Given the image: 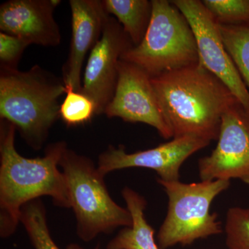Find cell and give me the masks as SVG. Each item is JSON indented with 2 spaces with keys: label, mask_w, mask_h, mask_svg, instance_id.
Wrapping results in <instances>:
<instances>
[{
  "label": "cell",
  "mask_w": 249,
  "mask_h": 249,
  "mask_svg": "<svg viewBox=\"0 0 249 249\" xmlns=\"http://www.w3.org/2000/svg\"><path fill=\"white\" fill-rule=\"evenodd\" d=\"M133 45L116 18H108L101 39L89 53L80 92L94 103L96 114H104L111 102L123 54Z\"/></svg>",
  "instance_id": "30bf717a"
},
{
  "label": "cell",
  "mask_w": 249,
  "mask_h": 249,
  "mask_svg": "<svg viewBox=\"0 0 249 249\" xmlns=\"http://www.w3.org/2000/svg\"><path fill=\"white\" fill-rule=\"evenodd\" d=\"M67 91L63 79L39 65L26 71L1 67L0 119L14 124L29 146L40 150L60 116L59 98Z\"/></svg>",
  "instance_id": "3957f363"
},
{
  "label": "cell",
  "mask_w": 249,
  "mask_h": 249,
  "mask_svg": "<svg viewBox=\"0 0 249 249\" xmlns=\"http://www.w3.org/2000/svg\"><path fill=\"white\" fill-rule=\"evenodd\" d=\"M16 127L0 119V235L6 238L17 229L27 203L49 196L60 207L71 208L66 178L59 170L66 142L50 144L44 157L29 159L15 145Z\"/></svg>",
  "instance_id": "7a4b0ae2"
},
{
  "label": "cell",
  "mask_w": 249,
  "mask_h": 249,
  "mask_svg": "<svg viewBox=\"0 0 249 249\" xmlns=\"http://www.w3.org/2000/svg\"><path fill=\"white\" fill-rule=\"evenodd\" d=\"M127 209L132 218L130 227H124L109 241L107 249H160L155 240V230L144 215L147 201L129 187L122 191Z\"/></svg>",
  "instance_id": "5bb4252c"
},
{
  "label": "cell",
  "mask_w": 249,
  "mask_h": 249,
  "mask_svg": "<svg viewBox=\"0 0 249 249\" xmlns=\"http://www.w3.org/2000/svg\"><path fill=\"white\" fill-rule=\"evenodd\" d=\"M28 46L29 44L19 37L0 32L1 67L17 69L18 62Z\"/></svg>",
  "instance_id": "44dd1931"
},
{
  "label": "cell",
  "mask_w": 249,
  "mask_h": 249,
  "mask_svg": "<svg viewBox=\"0 0 249 249\" xmlns=\"http://www.w3.org/2000/svg\"><path fill=\"white\" fill-rule=\"evenodd\" d=\"M66 249H83V247H80L79 245H76V244H71L67 247ZM94 249H99L98 248H95Z\"/></svg>",
  "instance_id": "7402d4cb"
},
{
  "label": "cell",
  "mask_w": 249,
  "mask_h": 249,
  "mask_svg": "<svg viewBox=\"0 0 249 249\" xmlns=\"http://www.w3.org/2000/svg\"><path fill=\"white\" fill-rule=\"evenodd\" d=\"M168 198V213L157 235L160 249L189 245L199 239L222 233L217 214L211 213V204L230 186V181L214 180L184 183L157 179Z\"/></svg>",
  "instance_id": "8992f818"
},
{
  "label": "cell",
  "mask_w": 249,
  "mask_h": 249,
  "mask_svg": "<svg viewBox=\"0 0 249 249\" xmlns=\"http://www.w3.org/2000/svg\"><path fill=\"white\" fill-rule=\"evenodd\" d=\"M225 233L229 249H249V208L233 207L228 211Z\"/></svg>",
  "instance_id": "ffe728a7"
},
{
  "label": "cell",
  "mask_w": 249,
  "mask_h": 249,
  "mask_svg": "<svg viewBox=\"0 0 249 249\" xmlns=\"http://www.w3.org/2000/svg\"><path fill=\"white\" fill-rule=\"evenodd\" d=\"M95 114L94 103L88 96L80 91L67 90L60 109V116L67 125L85 124Z\"/></svg>",
  "instance_id": "d6986e66"
},
{
  "label": "cell",
  "mask_w": 249,
  "mask_h": 249,
  "mask_svg": "<svg viewBox=\"0 0 249 249\" xmlns=\"http://www.w3.org/2000/svg\"><path fill=\"white\" fill-rule=\"evenodd\" d=\"M218 27L224 47L249 90V27L218 24Z\"/></svg>",
  "instance_id": "e0dca14e"
},
{
  "label": "cell",
  "mask_w": 249,
  "mask_h": 249,
  "mask_svg": "<svg viewBox=\"0 0 249 249\" xmlns=\"http://www.w3.org/2000/svg\"><path fill=\"white\" fill-rule=\"evenodd\" d=\"M171 2L184 15L194 32L199 62L227 85L249 116V90L224 47L217 22L199 0Z\"/></svg>",
  "instance_id": "52a82bcc"
},
{
  "label": "cell",
  "mask_w": 249,
  "mask_h": 249,
  "mask_svg": "<svg viewBox=\"0 0 249 249\" xmlns=\"http://www.w3.org/2000/svg\"><path fill=\"white\" fill-rule=\"evenodd\" d=\"M151 20L139 45L121 60L142 68L151 78L199 62L196 36L184 15L168 0H152Z\"/></svg>",
  "instance_id": "5b68a950"
},
{
  "label": "cell",
  "mask_w": 249,
  "mask_h": 249,
  "mask_svg": "<svg viewBox=\"0 0 249 249\" xmlns=\"http://www.w3.org/2000/svg\"><path fill=\"white\" fill-rule=\"evenodd\" d=\"M19 222L26 229L34 249H60L51 236L45 207L40 199L23 206Z\"/></svg>",
  "instance_id": "2e32d148"
},
{
  "label": "cell",
  "mask_w": 249,
  "mask_h": 249,
  "mask_svg": "<svg viewBox=\"0 0 249 249\" xmlns=\"http://www.w3.org/2000/svg\"><path fill=\"white\" fill-rule=\"evenodd\" d=\"M60 0H9L0 6V30L29 45L56 47L61 42L54 10Z\"/></svg>",
  "instance_id": "7c38bea8"
},
{
  "label": "cell",
  "mask_w": 249,
  "mask_h": 249,
  "mask_svg": "<svg viewBox=\"0 0 249 249\" xmlns=\"http://www.w3.org/2000/svg\"><path fill=\"white\" fill-rule=\"evenodd\" d=\"M109 15L115 16L134 46L142 42L151 20L152 1L103 0Z\"/></svg>",
  "instance_id": "9a60e30c"
},
{
  "label": "cell",
  "mask_w": 249,
  "mask_h": 249,
  "mask_svg": "<svg viewBox=\"0 0 249 249\" xmlns=\"http://www.w3.org/2000/svg\"><path fill=\"white\" fill-rule=\"evenodd\" d=\"M70 5L71 39L68 58L62 69V79L67 90L80 91L85 57L101 39L110 15L101 0H70Z\"/></svg>",
  "instance_id": "4fadbf2b"
},
{
  "label": "cell",
  "mask_w": 249,
  "mask_h": 249,
  "mask_svg": "<svg viewBox=\"0 0 249 249\" xmlns=\"http://www.w3.org/2000/svg\"><path fill=\"white\" fill-rule=\"evenodd\" d=\"M198 169L201 181L238 178L249 186V116L240 102L223 114L217 146Z\"/></svg>",
  "instance_id": "ba28073f"
},
{
  "label": "cell",
  "mask_w": 249,
  "mask_h": 249,
  "mask_svg": "<svg viewBox=\"0 0 249 249\" xmlns=\"http://www.w3.org/2000/svg\"><path fill=\"white\" fill-rule=\"evenodd\" d=\"M114 96L104 114L126 122L142 123L155 127L165 139L173 137L152 85L151 77L142 68L120 60Z\"/></svg>",
  "instance_id": "9c48e42d"
},
{
  "label": "cell",
  "mask_w": 249,
  "mask_h": 249,
  "mask_svg": "<svg viewBox=\"0 0 249 249\" xmlns=\"http://www.w3.org/2000/svg\"><path fill=\"white\" fill-rule=\"evenodd\" d=\"M173 138L218 140L223 114L238 100L200 62L151 78Z\"/></svg>",
  "instance_id": "6da1fadb"
},
{
  "label": "cell",
  "mask_w": 249,
  "mask_h": 249,
  "mask_svg": "<svg viewBox=\"0 0 249 249\" xmlns=\"http://www.w3.org/2000/svg\"><path fill=\"white\" fill-rule=\"evenodd\" d=\"M210 142L195 136H185L133 153L126 152L122 145L109 146L99 156L97 168L104 177L115 170L136 167L155 170L163 181H179L180 168L185 160Z\"/></svg>",
  "instance_id": "8fae6325"
},
{
  "label": "cell",
  "mask_w": 249,
  "mask_h": 249,
  "mask_svg": "<svg viewBox=\"0 0 249 249\" xmlns=\"http://www.w3.org/2000/svg\"><path fill=\"white\" fill-rule=\"evenodd\" d=\"M206 9L218 24L249 27V0H204Z\"/></svg>",
  "instance_id": "ac0fdd59"
},
{
  "label": "cell",
  "mask_w": 249,
  "mask_h": 249,
  "mask_svg": "<svg viewBox=\"0 0 249 249\" xmlns=\"http://www.w3.org/2000/svg\"><path fill=\"white\" fill-rule=\"evenodd\" d=\"M59 165L66 178L80 240L90 242L100 234L111 233L117 228L132 226L130 213L113 200L105 177L89 158L67 147Z\"/></svg>",
  "instance_id": "277c9868"
}]
</instances>
